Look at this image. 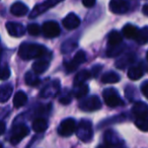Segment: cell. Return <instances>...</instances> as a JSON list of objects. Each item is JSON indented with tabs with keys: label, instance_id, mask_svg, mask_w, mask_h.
Listing matches in <instances>:
<instances>
[{
	"label": "cell",
	"instance_id": "cell-1",
	"mask_svg": "<svg viewBox=\"0 0 148 148\" xmlns=\"http://www.w3.org/2000/svg\"><path fill=\"white\" fill-rule=\"evenodd\" d=\"M47 54V49L44 46L33 43H23L18 49V56L23 60L38 59Z\"/></svg>",
	"mask_w": 148,
	"mask_h": 148
},
{
	"label": "cell",
	"instance_id": "cell-2",
	"mask_svg": "<svg viewBox=\"0 0 148 148\" xmlns=\"http://www.w3.org/2000/svg\"><path fill=\"white\" fill-rule=\"evenodd\" d=\"M75 131H76L77 137L83 142H89L93 137L92 125L87 120H81L76 126Z\"/></svg>",
	"mask_w": 148,
	"mask_h": 148
},
{
	"label": "cell",
	"instance_id": "cell-3",
	"mask_svg": "<svg viewBox=\"0 0 148 148\" xmlns=\"http://www.w3.org/2000/svg\"><path fill=\"white\" fill-rule=\"evenodd\" d=\"M103 97L106 105L109 106L110 108H117L124 105L123 99H121V97L115 88L105 89L103 92Z\"/></svg>",
	"mask_w": 148,
	"mask_h": 148
},
{
	"label": "cell",
	"instance_id": "cell-4",
	"mask_svg": "<svg viewBox=\"0 0 148 148\" xmlns=\"http://www.w3.org/2000/svg\"><path fill=\"white\" fill-rule=\"evenodd\" d=\"M79 108L84 112H95L101 108V101L97 95H91L79 103Z\"/></svg>",
	"mask_w": 148,
	"mask_h": 148
},
{
	"label": "cell",
	"instance_id": "cell-5",
	"mask_svg": "<svg viewBox=\"0 0 148 148\" xmlns=\"http://www.w3.org/2000/svg\"><path fill=\"white\" fill-rule=\"evenodd\" d=\"M64 0H46L44 2L40 3V4H37L34 9L32 10L31 14H29V18H36L39 15H41L42 13L46 12L47 10H49L50 8L54 7L55 5H57L58 3L62 2Z\"/></svg>",
	"mask_w": 148,
	"mask_h": 148
},
{
	"label": "cell",
	"instance_id": "cell-6",
	"mask_svg": "<svg viewBox=\"0 0 148 148\" xmlns=\"http://www.w3.org/2000/svg\"><path fill=\"white\" fill-rule=\"evenodd\" d=\"M76 129V122L74 119L68 118L65 119L60 123L59 128H58V133L62 137H69L75 132Z\"/></svg>",
	"mask_w": 148,
	"mask_h": 148
},
{
	"label": "cell",
	"instance_id": "cell-7",
	"mask_svg": "<svg viewBox=\"0 0 148 148\" xmlns=\"http://www.w3.org/2000/svg\"><path fill=\"white\" fill-rule=\"evenodd\" d=\"M29 133V128L27 127L23 124H21V125H17L13 128L12 133H11L10 136V143L12 145H16L18 144L21 140L23 139L25 137H27Z\"/></svg>",
	"mask_w": 148,
	"mask_h": 148
},
{
	"label": "cell",
	"instance_id": "cell-8",
	"mask_svg": "<svg viewBox=\"0 0 148 148\" xmlns=\"http://www.w3.org/2000/svg\"><path fill=\"white\" fill-rule=\"evenodd\" d=\"M85 60H86V55L83 51H78L76 53V55L74 56L73 59L71 60L70 62H66L64 64L65 66V70L66 72L68 73H71V72L75 71L79 66L81 65L82 63H84Z\"/></svg>",
	"mask_w": 148,
	"mask_h": 148
},
{
	"label": "cell",
	"instance_id": "cell-9",
	"mask_svg": "<svg viewBox=\"0 0 148 148\" xmlns=\"http://www.w3.org/2000/svg\"><path fill=\"white\" fill-rule=\"evenodd\" d=\"M42 32L46 38H56L60 35L61 29L56 21H46L42 27Z\"/></svg>",
	"mask_w": 148,
	"mask_h": 148
},
{
	"label": "cell",
	"instance_id": "cell-10",
	"mask_svg": "<svg viewBox=\"0 0 148 148\" xmlns=\"http://www.w3.org/2000/svg\"><path fill=\"white\" fill-rule=\"evenodd\" d=\"M129 3L126 0H111L110 10L116 14H123L129 10Z\"/></svg>",
	"mask_w": 148,
	"mask_h": 148
},
{
	"label": "cell",
	"instance_id": "cell-11",
	"mask_svg": "<svg viewBox=\"0 0 148 148\" xmlns=\"http://www.w3.org/2000/svg\"><path fill=\"white\" fill-rule=\"evenodd\" d=\"M6 29L11 37L21 38L25 34V29L21 23L9 21L6 23Z\"/></svg>",
	"mask_w": 148,
	"mask_h": 148
},
{
	"label": "cell",
	"instance_id": "cell-12",
	"mask_svg": "<svg viewBox=\"0 0 148 148\" xmlns=\"http://www.w3.org/2000/svg\"><path fill=\"white\" fill-rule=\"evenodd\" d=\"M62 23H63V27L66 29L71 31V29H75L79 27V25H80V18L76 14H74V13H69L63 19Z\"/></svg>",
	"mask_w": 148,
	"mask_h": 148
},
{
	"label": "cell",
	"instance_id": "cell-13",
	"mask_svg": "<svg viewBox=\"0 0 148 148\" xmlns=\"http://www.w3.org/2000/svg\"><path fill=\"white\" fill-rule=\"evenodd\" d=\"M105 141L106 143H108L109 145H111L112 147H115V146H120L123 142H122V139L119 137L117 133H116L114 130H108L105 133Z\"/></svg>",
	"mask_w": 148,
	"mask_h": 148
},
{
	"label": "cell",
	"instance_id": "cell-14",
	"mask_svg": "<svg viewBox=\"0 0 148 148\" xmlns=\"http://www.w3.org/2000/svg\"><path fill=\"white\" fill-rule=\"evenodd\" d=\"M132 112L137 118H148V106L142 101L134 103Z\"/></svg>",
	"mask_w": 148,
	"mask_h": 148
},
{
	"label": "cell",
	"instance_id": "cell-15",
	"mask_svg": "<svg viewBox=\"0 0 148 148\" xmlns=\"http://www.w3.org/2000/svg\"><path fill=\"white\" fill-rule=\"evenodd\" d=\"M60 90V85L58 81H54V82L50 83L45 89L42 90L41 93V97H55Z\"/></svg>",
	"mask_w": 148,
	"mask_h": 148
},
{
	"label": "cell",
	"instance_id": "cell-16",
	"mask_svg": "<svg viewBox=\"0 0 148 148\" xmlns=\"http://www.w3.org/2000/svg\"><path fill=\"white\" fill-rule=\"evenodd\" d=\"M136 60L135 54H126L122 58H120L117 62H116V66L119 69H124L126 67H129L131 64H133Z\"/></svg>",
	"mask_w": 148,
	"mask_h": 148
},
{
	"label": "cell",
	"instance_id": "cell-17",
	"mask_svg": "<svg viewBox=\"0 0 148 148\" xmlns=\"http://www.w3.org/2000/svg\"><path fill=\"white\" fill-rule=\"evenodd\" d=\"M10 12L14 16H23V15H25L29 12V8L23 2H15L11 5Z\"/></svg>",
	"mask_w": 148,
	"mask_h": 148
},
{
	"label": "cell",
	"instance_id": "cell-18",
	"mask_svg": "<svg viewBox=\"0 0 148 148\" xmlns=\"http://www.w3.org/2000/svg\"><path fill=\"white\" fill-rule=\"evenodd\" d=\"M147 70V68H142L140 66H132L128 70V77L131 80H138L143 76L144 72Z\"/></svg>",
	"mask_w": 148,
	"mask_h": 148
},
{
	"label": "cell",
	"instance_id": "cell-19",
	"mask_svg": "<svg viewBox=\"0 0 148 148\" xmlns=\"http://www.w3.org/2000/svg\"><path fill=\"white\" fill-rule=\"evenodd\" d=\"M13 87L10 84L0 85V103H6L12 95Z\"/></svg>",
	"mask_w": 148,
	"mask_h": 148
},
{
	"label": "cell",
	"instance_id": "cell-20",
	"mask_svg": "<svg viewBox=\"0 0 148 148\" xmlns=\"http://www.w3.org/2000/svg\"><path fill=\"white\" fill-rule=\"evenodd\" d=\"M49 65H50V62L48 60L45 59L38 60V61H36L33 64V71L36 74H42L47 71L48 68H49Z\"/></svg>",
	"mask_w": 148,
	"mask_h": 148
},
{
	"label": "cell",
	"instance_id": "cell-21",
	"mask_svg": "<svg viewBox=\"0 0 148 148\" xmlns=\"http://www.w3.org/2000/svg\"><path fill=\"white\" fill-rule=\"evenodd\" d=\"M48 128V122L44 118H37L33 122V130L36 133H42Z\"/></svg>",
	"mask_w": 148,
	"mask_h": 148
},
{
	"label": "cell",
	"instance_id": "cell-22",
	"mask_svg": "<svg viewBox=\"0 0 148 148\" xmlns=\"http://www.w3.org/2000/svg\"><path fill=\"white\" fill-rule=\"evenodd\" d=\"M91 78V73L90 71L87 70H81L80 72L76 74V76L74 78V85H79L85 83V81H87L88 79Z\"/></svg>",
	"mask_w": 148,
	"mask_h": 148
},
{
	"label": "cell",
	"instance_id": "cell-23",
	"mask_svg": "<svg viewBox=\"0 0 148 148\" xmlns=\"http://www.w3.org/2000/svg\"><path fill=\"white\" fill-rule=\"evenodd\" d=\"M139 29L133 25H126L125 27H123V36L126 38V39L129 40H135L136 37H137V34Z\"/></svg>",
	"mask_w": 148,
	"mask_h": 148
},
{
	"label": "cell",
	"instance_id": "cell-24",
	"mask_svg": "<svg viewBox=\"0 0 148 148\" xmlns=\"http://www.w3.org/2000/svg\"><path fill=\"white\" fill-rule=\"evenodd\" d=\"M109 44L111 47H116V46L121 45V43L123 42V36L117 31H113L110 33L109 35Z\"/></svg>",
	"mask_w": 148,
	"mask_h": 148
},
{
	"label": "cell",
	"instance_id": "cell-25",
	"mask_svg": "<svg viewBox=\"0 0 148 148\" xmlns=\"http://www.w3.org/2000/svg\"><path fill=\"white\" fill-rule=\"evenodd\" d=\"M27 97L23 91L19 90L15 93L14 97H13V106L15 108H21L27 103Z\"/></svg>",
	"mask_w": 148,
	"mask_h": 148
},
{
	"label": "cell",
	"instance_id": "cell-26",
	"mask_svg": "<svg viewBox=\"0 0 148 148\" xmlns=\"http://www.w3.org/2000/svg\"><path fill=\"white\" fill-rule=\"evenodd\" d=\"M72 92H73V95L76 99H82L83 97H85L88 93V86L85 83L79 85H74Z\"/></svg>",
	"mask_w": 148,
	"mask_h": 148
},
{
	"label": "cell",
	"instance_id": "cell-27",
	"mask_svg": "<svg viewBox=\"0 0 148 148\" xmlns=\"http://www.w3.org/2000/svg\"><path fill=\"white\" fill-rule=\"evenodd\" d=\"M37 75L38 74H36L35 72H27L25 76V83L27 85H29V86H37V85H39L41 80H40V78Z\"/></svg>",
	"mask_w": 148,
	"mask_h": 148
},
{
	"label": "cell",
	"instance_id": "cell-28",
	"mask_svg": "<svg viewBox=\"0 0 148 148\" xmlns=\"http://www.w3.org/2000/svg\"><path fill=\"white\" fill-rule=\"evenodd\" d=\"M101 81L103 83H117L120 81V76L116 72H107L101 76Z\"/></svg>",
	"mask_w": 148,
	"mask_h": 148
},
{
	"label": "cell",
	"instance_id": "cell-29",
	"mask_svg": "<svg viewBox=\"0 0 148 148\" xmlns=\"http://www.w3.org/2000/svg\"><path fill=\"white\" fill-rule=\"evenodd\" d=\"M135 41L137 42L139 45H144L148 42V27H145L143 29H139L136 37Z\"/></svg>",
	"mask_w": 148,
	"mask_h": 148
},
{
	"label": "cell",
	"instance_id": "cell-30",
	"mask_svg": "<svg viewBox=\"0 0 148 148\" xmlns=\"http://www.w3.org/2000/svg\"><path fill=\"white\" fill-rule=\"evenodd\" d=\"M77 48V42L74 41V40H68V41L64 42L63 45L61 47V51L63 54L71 53L72 51Z\"/></svg>",
	"mask_w": 148,
	"mask_h": 148
},
{
	"label": "cell",
	"instance_id": "cell-31",
	"mask_svg": "<svg viewBox=\"0 0 148 148\" xmlns=\"http://www.w3.org/2000/svg\"><path fill=\"white\" fill-rule=\"evenodd\" d=\"M136 127L144 132H148V118H137L135 121Z\"/></svg>",
	"mask_w": 148,
	"mask_h": 148
},
{
	"label": "cell",
	"instance_id": "cell-32",
	"mask_svg": "<svg viewBox=\"0 0 148 148\" xmlns=\"http://www.w3.org/2000/svg\"><path fill=\"white\" fill-rule=\"evenodd\" d=\"M27 33L31 36H38L41 33V27L37 23H31L27 25Z\"/></svg>",
	"mask_w": 148,
	"mask_h": 148
},
{
	"label": "cell",
	"instance_id": "cell-33",
	"mask_svg": "<svg viewBox=\"0 0 148 148\" xmlns=\"http://www.w3.org/2000/svg\"><path fill=\"white\" fill-rule=\"evenodd\" d=\"M10 76V70L7 66L0 67V80H6Z\"/></svg>",
	"mask_w": 148,
	"mask_h": 148
},
{
	"label": "cell",
	"instance_id": "cell-34",
	"mask_svg": "<svg viewBox=\"0 0 148 148\" xmlns=\"http://www.w3.org/2000/svg\"><path fill=\"white\" fill-rule=\"evenodd\" d=\"M119 46H116V47H111V49L108 50V56H110V57H115V56L119 55L120 53L122 52V50H123V48H119Z\"/></svg>",
	"mask_w": 148,
	"mask_h": 148
},
{
	"label": "cell",
	"instance_id": "cell-35",
	"mask_svg": "<svg viewBox=\"0 0 148 148\" xmlns=\"http://www.w3.org/2000/svg\"><path fill=\"white\" fill-rule=\"evenodd\" d=\"M101 67H103L101 65H95V66H93L92 69H91V71H90L91 76L97 77V75H99V73L101 72Z\"/></svg>",
	"mask_w": 148,
	"mask_h": 148
},
{
	"label": "cell",
	"instance_id": "cell-36",
	"mask_svg": "<svg viewBox=\"0 0 148 148\" xmlns=\"http://www.w3.org/2000/svg\"><path fill=\"white\" fill-rule=\"evenodd\" d=\"M59 101L62 103V105H68V103H71V97H70V95H68V93H65L63 97H60Z\"/></svg>",
	"mask_w": 148,
	"mask_h": 148
},
{
	"label": "cell",
	"instance_id": "cell-37",
	"mask_svg": "<svg viewBox=\"0 0 148 148\" xmlns=\"http://www.w3.org/2000/svg\"><path fill=\"white\" fill-rule=\"evenodd\" d=\"M141 91L144 97L148 99V81L143 82V84H142V86H141Z\"/></svg>",
	"mask_w": 148,
	"mask_h": 148
},
{
	"label": "cell",
	"instance_id": "cell-38",
	"mask_svg": "<svg viewBox=\"0 0 148 148\" xmlns=\"http://www.w3.org/2000/svg\"><path fill=\"white\" fill-rule=\"evenodd\" d=\"M95 1L97 0H82V4L84 5L85 7H92L95 6Z\"/></svg>",
	"mask_w": 148,
	"mask_h": 148
},
{
	"label": "cell",
	"instance_id": "cell-39",
	"mask_svg": "<svg viewBox=\"0 0 148 148\" xmlns=\"http://www.w3.org/2000/svg\"><path fill=\"white\" fill-rule=\"evenodd\" d=\"M5 129H6V127H5V123H4V122H2V121H0V136L4 133Z\"/></svg>",
	"mask_w": 148,
	"mask_h": 148
},
{
	"label": "cell",
	"instance_id": "cell-40",
	"mask_svg": "<svg viewBox=\"0 0 148 148\" xmlns=\"http://www.w3.org/2000/svg\"><path fill=\"white\" fill-rule=\"evenodd\" d=\"M142 12H143L146 16H148V4L143 5V7H142Z\"/></svg>",
	"mask_w": 148,
	"mask_h": 148
},
{
	"label": "cell",
	"instance_id": "cell-41",
	"mask_svg": "<svg viewBox=\"0 0 148 148\" xmlns=\"http://www.w3.org/2000/svg\"><path fill=\"white\" fill-rule=\"evenodd\" d=\"M97 148H113L111 145H109L108 143H105V144H101V145H99V146H97Z\"/></svg>",
	"mask_w": 148,
	"mask_h": 148
},
{
	"label": "cell",
	"instance_id": "cell-42",
	"mask_svg": "<svg viewBox=\"0 0 148 148\" xmlns=\"http://www.w3.org/2000/svg\"><path fill=\"white\" fill-rule=\"evenodd\" d=\"M146 59H147V61H148V52H147V54H146Z\"/></svg>",
	"mask_w": 148,
	"mask_h": 148
},
{
	"label": "cell",
	"instance_id": "cell-43",
	"mask_svg": "<svg viewBox=\"0 0 148 148\" xmlns=\"http://www.w3.org/2000/svg\"><path fill=\"white\" fill-rule=\"evenodd\" d=\"M0 148H3V146H2V144L0 143Z\"/></svg>",
	"mask_w": 148,
	"mask_h": 148
}]
</instances>
